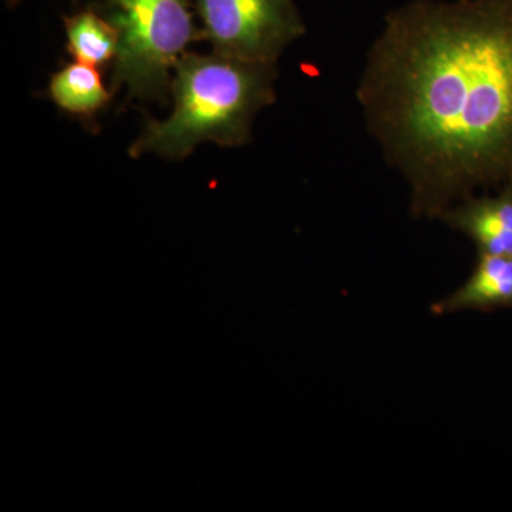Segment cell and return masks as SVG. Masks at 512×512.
Returning a JSON list of instances; mask_svg holds the SVG:
<instances>
[{
    "label": "cell",
    "instance_id": "3957f363",
    "mask_svg": "<svg viewBox=\"0 0 512 512\" xmlns=\"http://www.w3.org/2000/svg\"><path fill=\"white\" fill-rule=\"evenodd\" d=\"M100 13L119 33L114 90L124 87L128 99H163L175 63L200 35L190 0H104Z\"/></svg>",
    "mask_w": 512,
    "mask_h": 512
},
{
    "label": "cell",
    "instance_id": "7a4b0ae2",
    "mask_svg": "<svg viewBox=\"0 0 512 512\" xmlns=\"http://www.w3.org/2000/svg\"><path fill=\"white\" fill-rule=\"evenodd\" d=\"M173 72V111L163 121L147 120L131 157L184 160L202 143L245 146L255 117L276 99V64L185 52Z\"/></svg>",
    "mask_w": 512,
    "mask_h": 512
},
{
    "label": "cell",
    "instance_id": "52a82bcc",
    "mask_svg": "<svg viewBox=\"0 0 512 512\" xmlns=\"http://www.w3.org/2000/svg\"><path fill=\"white\" fill-rule=\"evenodd\" d=\"M49 94L59 109L83 120H93L110 100L99 70L82 62L67 64L53 74Z\"/></svg>",
    "mask_w": 512,
    "mask_h": 512
},
{
    "label": "cell",
    "instance_id": "5b68a950",
    "mask_svg": "<svg viewBox=\"0 0 512 512\" xmlns=\"http://www.w3.org/2000/svg\"><path fill=\"white\" fill-rule=\"evenodd\" d=\"M441 220L466 234L480 255L512 258V187L495 197H470L448 208Z\"/></svg>",
    "mask_w": 512,
    "mask_h": 512
},
{
    "label": "cell",
    "instance_id": "6da1fadb",
    "mask_svg": "<svg viewBox=\"0 0 512 512\" xmlns=\"http://www.w3.org/2000/svg\"><path fill=\"white\" fill-rule=\"evenodd\" d=\"M367 130L441 217L512 187V0H413L384 19L356 89Z\"/></svg>",
    "mask_w": 512,
    "mask_h": 512
},
{
    "label": "cell",
    "instance_id": "9c48e42d",
    "mask_svg": "<svg viewBox=\"0 0 512 512\" xmlns=\"http://www.w3.org/2000/svg\"><path fill=\"white\" fill-rule=\"evenodd\" d=\"M22 2H23V0H6V3H8L9 6H16Z\"/></svg>",
    "mask_w": 512,
    "mask_h": 512
},
{
    "label": "cell",
    "instance_id": "ba28073f",
    "mask_svg": "<svg viewBox=\"0 0 512 512\" xmlns=\"http://www.w3.org/2000/svg\"><path fill=\"white\" fill-rule=\"evenodd\" d=\"M63 22L70 55L77 62L97 67L116 59L119 33L99 10L73 13L64 16Z\"/></svg>",
    "mask_w": 512,
    "mask_h": 512
},
{
    "label": "cell",
    "instance_id": "8992f818",
    "mask_svg": "<svg viewBox=\"0 0 512 512\" xmlns=\"http://www.w3.org/2000/svg\"><path fill=\"white\" fill-rule=\"evenodd\" d=\"M512 305L511 256L480 255L470 279L437 305V313Z\"/></svg>",
    "mask_w": 512,
    "mask_h": 512
},
{
    "label": "cell",
    "instance_id": "277c9868",
    "mask_svg": "<svg viewBox=\"0 0 512 512\" xmlns=\"http://www.w3.org/2000/svg\"><path fill=\"white\" fill-rule=\"evenodd\" d=\"M195 9L214 53L234 59L276 64L305 35L295 0H195Z\"/></svg>",
    "mask_w": 512,
    "mask_h": 512
}]
</instances>
